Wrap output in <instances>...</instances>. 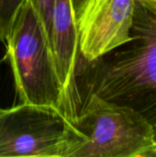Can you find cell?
<instances>
[{
	"label": "cell",
	"mask_w": 156,
	"mask_h": 157,
	"mask_svg": "<svg viewBox=\"0 0 156 157\" xmlns=\"http://www.w3.org/2000/svg\"><path fill=\"white\" fill-rule=\"evenodd\" d=\"M51 43V17L54 0H32Z\"/></svg>",
	"instance_id": "52a82bcc"
},
{
	"label": "cell",
	"mask_w": 156,
	"mask_h": 157,
	"mask_svg": "<svg viewBox=\"0 0 156 157\" xmlns=\"http://www.w3.org/2000/svg\"><path fill=\"white\" fill-rule=\"evenodd\" d=\"M26 0H0V43L8 37Z\"/></svg>",
	"instance_id": "8992f818"
},
{
	"label": "cell",
	"mask_w": 156,
	"mask_h": 157,
	"mask_svg": "<svg viewBox=\"0 0 156 157\" xmlns=\"http://www.w3.org/2000/svg\"><path fill=\"white\" fill-rule=\"evenodd\" d=\"M132 40L86 63L88 94L133 108L156 133V0H134Z\"/></svg>",
	"instance_id": "6da1fadb"
},
{
	"label": "cell",
	"mask_w": 156,
	"mask_h": 157,
	"mask_svg": "<svg viewBox=\"0 0 156 157\" xmlns=\"http://www.w3.org/2000/svg\"><path fill=\"white\" fill-rule=\"evenodd\" d=\"M5 42L20 103L56 106L67 111L70 103L51 43L32 0L24 3Z\"/></svg>",
	"instance_id": "3957f363"
},
{
	"label": "cell",
	"mask_w": 156,
	"mask_h": 157,
	"mask_svg": "<svg viewBox=\"0 0 156 157\" xmlns=\"http://www.w3.org/2000/svg\"><path fill=\"white\" fill-rule=\"evenodd\" d=\"M77 138L67 157H156V133L138 110L90 93L73 117Z\"/></svg>",
	"instance_id": "7a4b0ae2"
},
{
	"label": "cell",
	"mask_w": 156,
	"mask_h": 157,
	"mask_svg": "<svg viewBox=\"0 0 156 157\" xmlns=\"http://www.w3.org/2000/svg\"><path fill=\"white\" fill-rule=\"evenodd\" d=\"M133 8L134 0H88L76 21L79 55L86 63L132 40Z\"/></svg>",
	"instance_id": "5b68a950"
},
{
	"label": "cell",
	"mask_w": 156,
	"mask_h": 157,
	"mask_svg": "<svg viewBox=\"0 0 156 157\" xmlns=\"http://www.w3.org/2000/svg\"><path fill=\"white\" fill-rule=\"evenodd\" d=\"M74 116L56 106L0 109V157H67L77 137Z\"/></svg>",
	"instance_id": "277c9868"
},
{
	"label": "cell",
	"mask_w": 156,
	"mask_h": 157,
	"mask_svg": "<svg viewBox=\"0 0 156 157\" xmlns=\"http://www.w3.org/2000/svg\"><path fill=\"white\" fill-rule=\"evenodd\" d=\"M72 2H73V6H74L76 21H77L80 14L82 13V11H83L84 7L86 6V3L88 2V0H72Z\"/></svg>",
	"instance_id": "ba28073f"
}]
</instances>
